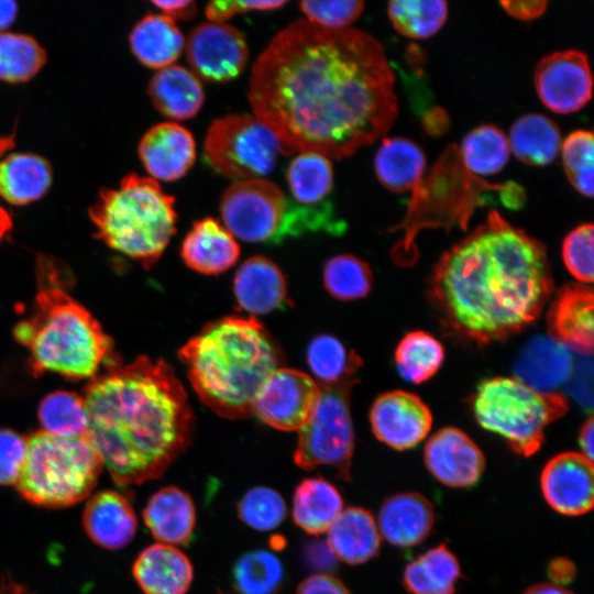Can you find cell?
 <instances>
[{
  "instance_id": "cell-28",
  "label": "cell",
  "mask_w": 594,
  "mask_h": 594,
  "mask_svg": "<svg viewBox=\"0 0 594 594\" xmlns=\"http://www.w3.org/2000/svg\"><path fill=\"white\" fill-rule=\"evenodd\" d=\"M327 544L348 564L365 563L381 547V534L373 515L361 507L343 509L327 530Z\"/></svg>"
},
{
  "instance_id": "cell-19",
  "label": "cell",
  "mask_w": 594,
  "mask_h": 594,
  "mask_svg": "<svg viewBox=\"0 0 594 594\" xmlns=\"http://www.w3.org/2000/svg\"><path fill=\"white\" fill-rule=\"evenodd\" d=\"M594 296L582 283L563 286L551 302L547 323L549 337L583 355L593 351Z\"/></svg>"
},
{
  "instance_id": "cell-53",
  "label": "cell",
  "mask_w": 594,
  "mask_h": 594,
  "mask_svg": "<svg viewBox=\"0 0 594 594\" xmlns=\"http://www.w3.org/2000/svg\"><path fill=\"white\" fill-rule=\"evenodd\" d=\"M547 4L544 0L501 2V6L509 15L522 21H531L540 18L544 13Z\"/></svg>"
},
{
  "instance_id": "cell-3",
  "label": "cell",
  "mask_w": 594,
  "mask_h": 594,
  "mask_svg": "<svg viewBox=\"0 0 594 594\" xmlns=\"http://www.w3.org/2000/svg\"><path fill=\"white\" fill-rule=\"evenodd\" d=\"M82 398L87 438L120 487L158 479L191 441L187 394L162 359L110 366L90 378Z\"/></svg>"
},
{
  "instance_id": "cell-29",
  "label": "cell",
  "mask_w": 594,
  "mask_h": 594,
  "mask_svg": "<svg viewBox=\"0 0 594 594\" xmlns=\"http://www.w3.org/2000/svg\"><path fill=\"white\" fill-rule=\"evenodd\" d=\"M147 91L155 109L174 120L194 118L205 101L200 79L180 65L158 69L151 78Z\"/></svg>"
},
{
  "instance_id": "cell-10",
  "label": "cell",
  "mask_w": 594,
  "mask_h": 594,
  "mask_svg": "<svg viewBox=\"0 0 594 594\" xmlns=\"http://www.w3.org/2000/svg\"><path fill=\"white\" fill-rule=\"evenodd\" d=\"M204 154L216 172L238 182L271 174L280 146L275 134L255 117L229 114L210 124Z\"/></svg>"
},
{
  "instance_id": "cell-6",
  "label": "cell",
  "mask_w": 594,
  "mask_h": 594,
  "mask_svg": "<svg viewBox=\"0 0 594 594\" xmlns=\"http://www.w3.org/2000/svg\"><path fill=\"white\" fill-rule=\"evenodd\" d=\"M96 237L110 249L152 267L176 232L175 199L157 180L135 173L102 188L89 208Z\"/></svg>"
},
{
  "instance_id": "cell-7",
  "label": "cell",
  "mask_w": 594,
  "mask_h": 594,
  "mask_svg": "<svg viewBox=\"0 0 594 594\" xmlns=\"http://www.w3.org/2000/svg\"><path fill=\"white\" fill-rule=\"evenodd\" d=\"M102 468L87 437L66 438L38 430L28 437L26 460L15 486L36 506L69 507L90 495Z\"/></svg>"
},
{
  "instance_id": "cell-49",
  "label": "cell",
  "mask_w": 594,
  "mask_h": 594,
  "mask_svg": "<svg viewBox=\"0 0 594 594\" xmlns=\"http://www.w3.org/2000/svg\"><path fill=\"white\" fill-rule=\"evenodd\" d=\"M28 454V438L10 429H0V485H15Z\"/></svg>"
},
{
  "instance_id": "cell-16",
  "label": "cell",
  "mask_w": 594,
  "mask_h": 594,
  "mask_svg": "<svg viewBox=\"0 0 594 594\" xmlns=\"http://www.w3.org/2000/svg\"><path fill=\"white\" fill-rule=\"evenodd\" d=\"M540 486L548 505L565 516H581L593 507V463L583 454L563 452L544 465Z\"/></svg>"
},
{
  "instance_id": "cell-52",
  "label": "cell",
  "mask_w": 594,
  "mask_h": 594,
  "mask_svg": "<svg viewBox=\"0 0 594 594\" xmlns=\"http://www.w3.org/2000/svg\"><path fill=\"white\" fill-rule=\"evenodd\" d=\"M296 594H350V592L338 578L327 573H317L304 579Z\"/></svg>"
},
{
  "instance_id": "cell-23",
  "label": "cell",
  "mask_w": 594,
  "mask_h": 594,
  "mask_svg": "<svg viewBox=\"0 0 594 594\" xmlns=\"http://www.w3.org/2000/svg\"><path fill=\"white\" fill-rule=\"evenodd\" d=\"M185 264L205 275H218L232 267L240 256V245L217 219L196 220L182 243Z\"/></svg>"
},
{
  "instance_id": "cell-42",
  "label": "cell",
  "mask_w": 594,
  "mask_h": 594,
  "mask_svg": "<svg viewBox=\"0 0 594 594\" xmlns=\"http://www.w3.org/2000/svg\"><path fill=\"white\" fill-rule=\"evenodd\" d=\"M322 278L330 296L342 301L364 298L373 282L369 264L352 254H340L327 260Z\"/></svg>"
},
{
  "instance_id": "cell-41",
  "label": "cell",
  "mask_w": 594,
  "mask_h": 594,
  "mask_svg": "<svg viewBox=\"0 0 594 594\" xmlns=\"http://www.w3.org/2000/svg\"><path fill=\"white\" fill-rule=\"evenodd\" d=\"M45 63L46 52L33 36L0 32V80L10 84L28 81Z\"/></svg>"
},
{
  "instance_id": "cell-30",
  "label": "cell",
  "mask_w": 594,
  "mask_h": 594,
  "mask_svg": "<svg viewBox=\"0 0 594 594\" xmlns=\"http://www.w3.org/2000/svg\"><path fill=\"white\" fill-rule=\"evenodd\" d=\"M132 54L144 66L162 69L174 64L185 46L176 22L163 13H148L139 20L129 35Z\"/></svg>"
},
{
  "instance_id": "cell-37",
  "label": "cell",
  "mask_w": 594,
  "mask_h": 594,
  "mask_svg": "<svg viewBox=\"0 0 594 594\" xmlns=\"http://www.w3.org/2000/svg\"><path fill=\"white\" fill-rule=\"evenodd\" d=\"M307 363L319 385L334 384L355 377L363 365L362 359L348 351L343 343L332 334L314 337L307 346Z\"/></svg>"
},
{
  "instance_id": "cell-57",
  "label": "cell",
  "mask_w": 594,
  "mask_h": 594,
  "mask_svg": "<svg viewBox=\"0 0 594 594\" xmlns=\"http://www.w3.org/2000/svg\"><path fill=\"white\" fill-rule=\"evenodd\" d=\"M18 4L12 0H0V32L10 26L15 20Z\"/></svg>"
},
{
  "instance_id": "cell-31",
  "label": "cell",
  "mask_w": 594,
  "mask_h": 594,
  "mask_svg": "<svg viewBox=\"0 0 594 594\" xmlns=\"http://www.w3.org/2000/svg\"><path fill=\"white\" fill-rule=\"evenodd\" d=\"M53 180L51 164L34 153H12L0 160V196L14 206L42 198Z\"/></svg>"
},
{
  "instance_id": "cell-44",
  "label": "cell",
  "mask_w": 594,
  "mask_h": 594,
  "mask_svg": "<svg viewBox=\"0 0 594 594\" xmlns=\"http://www.w3.org/2000/svg\"><path fill=\"white\" fill-rule=\"evenodd\" d=\"M345 231V222L334 216L330 201L316 206H301L287 200L285 216L275 244L286 238H298L308 232H327L340 235Z\"/></svg>"
},
{
  "instance_id": "cell-25",
  "label": "cell",
  "mask_w": 594,
  "mask_h": 594,
  "mask_svg": "<svg viewBox=\"0 0 594 594\" xmlns=\"http://www.w3.org/2000/svg\"><path fill=\"white\" fill-rule=\"evenodd\" d=\"M132 572L144 594H185L194 579L187 556L165 543L145 548L135 559Z\"/></svg>"
},
{
  "instance_id": "cell-45",
  "label": "cell",
  "mask_w": 594,
  "mask_h": 594,
  "mask_svg": "<svg viewBox=\"0 0 594 594\" xmlns=\"http://www.w3.org/2000/svg\"><path fill=\"white\" fill-rule=\"evenodd\" d=\"M593 133L574 130L561 143L563 168L570 184L583 196H593L594 146Z\"/></svg>"
},
{
  "instance_id": "cell-50",
  "label": "cell",
  "mask_w": 594,
  "mask_h": 594,
  "mask_svg": "<svg viewBox=\"0 0 594 594\" xmlns=\"http://www.w3.org/2000/svg\"><path fill=\"white\" fill-rule=\"evenodd\" d=\"M287 3L284 0H252V1H211L205 8V14L210 22L223 23L238 13L251 11H273L280 9Z\"/></svg>"
},
{
  "instance_id": "cell-56",
  "label": "cell",
  "mask_w": 594,
  "mask_h": 594,
  "mask_svg": "<svg viewBox=\"0 0 594 594\" xmlns=\"http://www.w3.org/2000/svg\"><path fill=\"white\" fill-rule=\"evenodd\" d=\"M593 435L594 420L593 416H590L583 424L579 435V444L582 449V454L590 461L593 460Z\"/></svg>"
},
{
  "instance_id": "cell-5",
  "label": "cell",
  "mask_w": 594,
  "mask_h": 594,
  "mask_svg": "<svg viewBox=\"0 0 594 594\" xmlns=\"http://www.w3.org/2000/svg\"><path fill=\"white\" fill-rule=\"evenodd\" d=\"M36 266L38 290L31 314L13 328L14 339L29 352L31 373L54 372L78 381L96 376L103 363L118 364L111 338L66 290L59 265L41 255Z\"/></svg>"
},
{
  "instance_id": "cell-24",
  "label": "cell",
  "mask_w": 594,
  "mask_h": 594,
  "mask_svg": "<svg viewBox=\"0 0 594 594\" xmlns=\"http://www.w3.org/2000/svg\"><path fill=\"white\" fill-rule=\"evenodd\" d=\"M377 527L388 543L409 548L422 542L431 532L435 512L431 503L418 493H399L384 501Z\"/></svg>"
},
{
  "instance_id": "cell-32",
  "label": "cell",
  "mask_w": 594,
  "mask_h": 594,
  "mask_svg": "<svg viewBox=\"0 0 594 594\" xmlns=\"http://www.w3.org/2000/svg\"><path fill=\"white\" fill-rule=\"evenodd\" d=\"M342 510L341 493L322 477L304 479L295 488L293 520L309 535L327 532Z\"/></svg>"
},
{
  "instance_id": "cell-14",
  "label": "cell",
  "mask_w": 594,
  "mask_h": 594,
  "mask_svg": "<svg viewBox=\"0 0 594 594\" xmlns=\"http://www.w3.org/2000/svg\"><path fill=\"white\" fill-rule=\"evenodd\" d=\"M186 56L198 78L226 82L245 68L249 48L238 29L226 23L206 22L191 31Z\"/></svg>"
},
{
  "instance_id": "cell-8",
  "label": "cell",
  "mask_w": 594,
  "mask_h": 594,
  "mask_svg": "<svg viewBox=\"0 0 594 594\" xmlns=\"http://www.w3.org/2000/svg\"><path fill=\"white\" fill-rule=\"evenodd\" d=\"M568 409V398L563 394L536 391L516 377L485 380L472 399L479 425L503 437L524 457H530L541 448L546 428Z\"/></svg>"
},
{
  "instance_id": "cell-48",
  "label": "cell",
  "mask_w": 594,
  "mask_h": 594,
  "mask_svg": "<svg viewBox=\"0 0 594 594\" xmlns=\"http://www.w3.org/2000/svg\"><path fill=\"white\" fill-rule=\"evenodd\" d=\"M364 1L338 0V1H301V12L310 23L339 30L350 28L364 10Z\"/></svg>"
},
{
  "instance_id": "cell-22",
  "label": "cell",
  "mask_w": 594,
  "mask_h": 594,
  "mask_svg": "<svg viewBox=\"0 0 594 594\" xmlns=\"http://www.w3.org/2000/svg\"><path fill=\"white\" fill-rule=\"evenodd\" d=\"M574 366L570 350L551 337L531 338L518 354L514 373L529 387L546 393L568 383Z\"/></svg>"
},
{
  "instance_id": "cell-12",
  "label": "cell",
  "mask_w": 594,
  "mask_h": 594,
  "mask_svg": "<svg viewBox=\"0 0 594 594\" xmlns=\"http://www.w3.org/2000/svg\"><path fill=\"white\" fill-rule=\"evenodd\" d=\"M319 394V385L310 375L282 366L258 389L252 414L274 429L298 431L309 420Z\"/></svg>"
},
{
  "instance_id": "cell-27",
  "label": "cell",
  "mask_w": 594,
  "mask_h": 594,
  "mask_svg": "<svg viewBox=\"0 0 594 594\" xmlns=\"http://www.w3.org/2000/svg\"><path fill=\"white\" fill-rule=\"evenodd\" d=\"M427 158L422 148L404 136L384 138L374 157L378 182L394 194L417 193L422 183Z\"/></svg>"
},
{
  "instance_id": "cell-46",
  "label": "cell",
  "mask_w": 594,
  "mask_h": 594,
  "mask_svg": "<svg viewBox=\"0 0 594 594\" xmlns=\"http://www.w3.org/2000/svg\"><path fill=\"white\" fill-rule=\"evenodd\" d=\"M237 510L239 518L249 527L268 531L283 522L287 507L282 495L275 490L255 486L241 497Z\"/></svg>"
},
{
  "instance_id": "cell-1",
  "label": "cell",
  "mask_w": 594,
  "mask_h": 594,
  "mask_svg": "<svg viewBox=\"0 0 594 594\" xmlns=\"http://www.w3.org/2000/svg\"><path fill=\"white\" fill-rule=\"evenodd\" d=\"M395 74L371 34L298 20L253 64L248 98L280 154L341 160L387 132L398 113Z\"/></svg>"
},
{
  "instance_id": "cell-60",
  "label": "cell",
  "mask_w": 594,
  "mask_h": 594,
  "mask_svg": "<svg viewBox=\"0 0 594 594\" xmlns=\"http://www.w3.org/2000/svg\"><path fill=\"white\" fill-rule=\"evenodd\" d=\"M12 217L10 212L0 205V242L12 228Z\"/></svg>"
},
{
  "instance_id": "cell-59",
  "label": "cell",
  "mask_w": 594,
  "mask_h": 594,
  "mask_svg": "<svg viewBox=\"0 0 594 594\" xmlns=\"http://www.w3.org/2000/svg\"><path fill=\"white\" fill-rule=\"evenodd\" d=\"M522 594H573V593L562 586H559L552 583H540V584H536L529 587Z\"/></svg>"
},
{
  "instance_id": "cell-21",
  "label": "cell",
  "mask_w": 594,
  "mask_h": 594,
  "mask_svg": "<svg viewBox=\"0 0 594 594\" xmlns=\"http://www.w3.org/2000/svg\"><path fill=\"white\" fill-rule=\"evenodd\" d=\"M87 536L106 549H120L129 544L138 530V519L128 497L107 490L92 495L82 514Z\"/></svg>"
},
{
  "instance_id": "cell-43",
  "label": "cell",
  "mask_w": 594,
  "mask_h": 594,
  "mask_svg": "<svg viewBox=\"0 0 594 594\" xmlns=\"http://www.w3.org/2000/svg\"><path fill=\"white\" fill-rule=\"evenodd\" d=\"M283 576L278 557L264 549L244 553L233 566V585L239 594H272Z\"/></svg>"
},
{
  "instance_id": "cell-20",
  "label": "cell",
  "mask_w": 594,
  "mask_h": 594,
  "mask_svg": "<svg viewBox=\"0 0 594 594\" xmlns=\"http://www.w3.org/2000/svg\"><path fill=\"white\" fill-rule=\"evenodd\" d=\"M233 293L239 307L265 315L286 307L287 283L279 266L264 255L246 258L235 273Z\"/></svg>"
},
{
  "instance_id": "cell-40",
  "label": "cell",
  "mask_w": 594,
  "mask_h": 594,
  "mask_svg": "<svg viewBox=\"0 0 594 594\" xmlns=\"http://www.w3.org/2000/svg\"><path fill=\"white\" fill-rule=\"evenodd\" d=\"M387 14L394 29L403 36L429 38L443 26L448 18V3L442 0H397L387 4Z\"/></svg>"
},
{
  "instance_id": "cell-18",
  "label": "cell",
  "mask_w": 594,
  "mask_h": 594,
  "mask_svg": "<svg viewBox=\"0 0 594 594\" xmlns=\"http://www.w3.org/2000/svg\"><path fill=\"white\" fill-rule=\"evenodd\" d=\"M138 153L151 178L174 182L193 167L196 144L191 132L185 127L176 122H162L143 134Z\"/></svg>"
},
{
  "instance_id": "cell-51",
  "label": "cell",
  "mask_w": 594,
  "mask_h": 594,
  "mask_svg": "<svg viewBox=\"0 0 594 594\" xmlns=\"http://www.w3.org/2000/svg\"><path fill=\"white\" fill-rule=\"evenodd\" d=\"M571 394L586 408H592V362L581 360L573 366L568 381Z\"/></svg>"
},
{
  "instance_id": "cell-61",
  "label": "cell",
  "mask_w": 594,
  "mask_h": 594,
  "mask_svg": "<svg viewBox=\"0 0 594 594\" xmlns=\"http://www.w3.org/2000/svg\"><path fill=\"white\" fill-rule=\"evenodd\" d=\"M14 139L15 133L0 136V157H2L8 150L14 146Z\"/></svg>"
},
{
  "instance_id": "cell-4",
  "label": "cell",
  "mask_w": 594,
  "mask_h": 594,
  "mask_svg": "<svg viewBox=\"0 0 594 594\" xmlns=\"http://www.w3.org/2000/svg\"><path fill=\"white\" fill-rule=\"evenodd\" d=\"M178 358L201 403L228 419L250 416L258 389L284 364L280 346L254 316L207 323Z\"/></svg>"
},
{
  "instance_id": "cell-33",
  "label": "cell",
  "mask_w": 594,
  "mask_h": 594,
  "mask_svg": "<svg viewBox=\"0 0 594 594\" xmlns=\"http://www.w3.org/2000/svg\"><path fill=\"white\" fill-rule=\"evenodd\" d=\"M507 139L510 153L530 166H546L552 163L562 143L557 123L539 113L519 117L510 127Z\"/></svg>"
},
{
  "instance_id": "cell-11",
  "label": "cell",
  "mask_w": 594,
  "mask_h": 594,
  "mask_svg": "<svg viewBox=\"0 0 594 594\" xmlns=\"http://www.w3.org/2000/svg\"><path fill=\"white\" fill-rule=\"evenodd\" d=\"M287 200L283 190L267 179L238 180L222 194L220 213L234 238L275 244Z\"/></svg>"
},
{
  "instance_id": "cell-58",
  "label": "cell",
  "mask_w": 594,
  "mask_h": 594,
  "mask_svg": "<svg viewBox=\"0 0 594 594\" xmlns=\"http://www.w3.org/2000/svg\"><path fill=\"white\" fill-rule=\"evenodd\" d=\"M0 594H34L24 585L13 581L10 578H0Z\"/></svg>"
},
{
  "instance_id": "cell-55",
  "label": "cell",
  "mask_w": 594,
  "mask_h": 594,
  "mask_svg": "<svg viewBox=\"0 0 594 594\" xmlns=\"http://www.w3.org/2000/svg\"><path fill=\"white\" fill-rule=\"evenodd\" d=\"M575 575V566L566 559L558 558L550 562L548 566V576L552 584L561 586L569 583Z\"/></svg>"
},
{
  "instance_id": "cell-15",
  "label": "cell",
  "mask_w": 594,
  "mask_h": 594,
  "mask_svg": "<svg viewBox=\"0 0 594 594\" xmlns=\"http://www.w3.org/2000/svg\"><path fill=\"white\" fill-rule=\"evenodd\" d=\"M370 421L374 436L395 450H407L420 443L429 433L432 416L419 396L393 391L376 398Z\"/></svg>"
},
{
  "instance_id": "cell-35",
  "label": "cell",
  "mask_w": 594,
  "mask_h": 594,
  "mask_svg": "<svg viewBox=\"0 0 594 594\" xmlns=\"http://www.w3.org/2000/svg\"><path fill=\"white\" fill-rule=\"evenodd\" d=\"M286 179L296 204H322L333 188L331 161L316 152L299 153L289 164Z\"/></svg>"
},
{
  "instance_id": "cell-54",
  "label": "cell",
  "mask_w": 594,
  "mask_h": 594,
  "mask_svg": "<svg viewBox=\"0 0 594 594\" xmlns=\"http://www.w3.org/2000/svg\"><path fill=\"white\" fill-rule=\"evenodd\" d=\"M153 6L160 9L163 14L169 16L175 21V19L189 21L193 20L197 12V4L193 0H155L152 1Z\"/></svg>"
},
{
  "instance_id": "cell-34",
  "label": "cell",
  "mask_w": 594,
  "mask_h": 594,
  "mask_svg": "<svg viewBox=\"0 0 594 594\" xmlns=\"http://www.w3.org/2000/svg\"><path fill=\"white\" fill-rule=\"evenodd\" d=\"M460 576L457 557L441 543L406 565L403 583L410 594H455Z\"/></svg>"
},
{
  "instance_id": "cell-38",
  "label": "cell",
  "mask_w": 594,
  "mask_h": 594,
  "mask_svg": "<svg viewBox=\"0 0 594 594\" xmlns=\"http://www.w3.org/2000/svg\"><path fill=\"white\" fill-rule=\"evenodd\" d=\"M443 359L444 349L441 342L424 331L407 333L395 351L399 375L414 384L431 378L441 366Z\"/></svg>"
},
{
  "instance_id": "cell-47",
  "label": "cell",
  "mask_w": 594,
  "mask_h": 594,
  "mask_svg": "<svg viewBox=\"0 0 594 594\" xmlns=\"http://www.w3.org/2000/svg\"><path fill=\"white\" fill-rule=\"evenodd\" d=\"M594 227L583 223L574 228L564 239L562 257L568 271L582 284L593 282Z\"/></svg>"
},
{
  "instance_id": "cell-36",
  "label": "cell",
  "mask_w": 594,
  "mask_h": 594,
  "mask_svg": "<svg viewBox=\"0 0 594 594\" xmlns=\"http://www.w3.org/2000/svg\"><path fill=\"white\" fill-rule=\"evenodd\" d=\"M460 155L464 167L473 175L490 176L501 172L509 161L507 135L494 124H483L462 140Z\"/></svg>"
},
{
  "instance_id": "cell-39",
  "label": "cell",
  "mask_w": 594,
  "mask_h": 594,
  "mask_svg": "<svg viewBox=\"0 0 594 594\" xmlns=\"http://www.w3.org/2000/svg\"><path fill=\"white\" fill-rule=\"evenodd\" d=\"M42 430L66 438L87 437L88 414L82 396L68 391L46 395L37 410Z\"/></svg>"
},
{
  "instance_id": "cell-17",
  "label": "cell",
  "mask_w": 594,
  "mask_h": 594,
  "mask_svg": "<svg viewBox=\"0 0 594 594\" xmlns=\"http://www.w3.org/2000/svg\"><path fill=\"white\" fill-rule=\"evenodd\" d=\"M425 463L432 476L443 485L464 488L479 482L485 458L464 431L447 427L437 431L426 443Z\"/></svg>"
},
{
  "instance_id": "cell-26",
  "label": "cell",
  "mask_w": 594,
  "mask_h": 594,
  "mask_svg": "<svg viewBox=\"0 0 594 594\" xmlns=\"http://www.w3.org/2000/svg\"><path fill=\"white\" fill-rule=\"evenodd\" d=\"M143 519L160 543L186 546L196 526L195 504L182 488L166 486L151 496Z\"/></svg>"
},
{
  "instance_id": "cell-13",
  "label": "cell",
  "mask_w": 594,
  "mask_h": 594,
  "mask_svg": "<svg viewBox=\"0 0 594 594\" xmlns=\"http://www.w3.org/2000/svg\"><path fill=\"white\" fill-rule=\"evenodd\" d=\"M534 84L542 105L559 114H570L587 105L593 79L587 55L564 50L543 56L534 74Z\"/></svg>"
},
{
  "instance_id": "cell-2",
  "label": "cell",
  "mask_w": 594,
  "mask_h": 594,
  "mask_svg": "<svg viewBox=\"0 0 594 594\" xmlns=\"http://www.w3.org/2000/svg\"><path fill=\"white\" fill-rule=\"evenodd\" d=\"M552 292L544 245L492 210L440 257L428 295L450 334L483 345L535 322Z\"/></svg>"
},
{
  "instance_id": "cell-9",
  "label": "cell",
  "mask_w": 594,
  "mask_h": 594,
  "mask_svg": "<svg viewBox=\"0 0 594 594\" xmlns=\"http://www.w3.org/2000/svg\"><path fill=\"white\" fill-rule=\"evenodd\" d=\"M359 377L334 384L319 385L315 409L298 431L294 462L304 470L318 466L333 468L345 481L351 476L354 431L350 409V394Z\"/></svg>"
}]
</instances>
